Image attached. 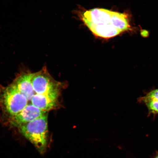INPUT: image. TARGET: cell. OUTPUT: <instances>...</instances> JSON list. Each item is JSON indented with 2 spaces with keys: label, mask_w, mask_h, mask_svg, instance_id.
<instances>
[{
  "label": "cell",
  "mask_w": 158,
  "mask_h": 158,
  "mask_svg": "<svg viewBox=\"0 0 158 158\" xmlns=\"http://www.w3.org/2000/svg\"><path fill=\"white\" fill-rule=\"evenodd\" d=\"M28 104L26 97L11 84L0 88V106L9 117L20 113Z\"/></svg>",
  "instance_id": "cell-3"
},
{
  "label": "cell",
  "mask_w": 158,
  "mask_h": 158,
  "mask_svg": "<svg viewBox=\"0 0 158 158\" xmlns=\"http://www.w3.org/2000/svg\"><path fill=\"white\" fill-rule=\"evenodd\" d=\"M47 112L35 107L32 104H28L22 111L15 116L10 117V125L18 127L20 126L42 117Z\"/></svg>",
  "instance_id": "cell-5"
},
{
  "label": "cell",
  "mask_w": 158,
  "mask_h": 158,
  "mask_svg": "<svg viewBox=\"0 0 158 158\" xmlns=\"http://www.w3.org/2000/svg\"><path fill=\"white\" fill-rule=\"evenodd\" d=\"M33 73H23L15 78L11 84L15 87L22 94H24L28 100V104L31 102L33 96L37 94L33 89L31 79Z\"/></svg>",
  "instance_id": "cell-7"
},
{
  "label": "cell",
  "mask_w": 158,
  "mask_h": 158,
  "mask_svg": "<svg viewBox=\"0 0 158 158\" xmlns=\"http://www.w3.org/2000/svg\"><path fill=\"white\" fill-rule=\"evenodd\" d=\"M138 101L139 103L144 104L150 101H158V89L151 91L145 96L138 98Z\"/></svg>",
  "instance_id": "cell-8"
},
{
  "label": "cell",
  "mask_w": 158,
  "mask_h": 158,
  "mask_svg": "<svg viewBox=\"0 0 158 158\" xmlns=\"http://www.w3.org/2000/svg\"><path fill=\"white\" fill-rule=\"evenodd\" d=\"M20 133L30 141L40 154L46 151L48 141V114L18 127Z\"/></svg>",
  "instance_id": "cell-2"
},
{
  "label": "cell",
  "mask_w": 158,
  "mask_h": 158,
  "mask_svg": "<svg viewBox=\"0 0 158 158\" xmlns=\"http://www.w3.org/2000/svg\"><path fill=\"white\" fill-rule=\"evenodd\" d=\"M148 108L149 115H154L158 114V101H150L145 103Z\"/></svg>",
  "instance_id": "cell-9"
},
{
  "label": "cell",
  "mask_w": 158,
  "mask_h": 158,
  "mask_svg": "<svg viewBox=\"0 0 158 158\" xmlns=\"http://www.w3.org/2000/svg\"><path fill=\"white\" fill-rule=\"evenodd\" d=\"M31 84L35 93L39 94H60L63 85L53 78L46 67L33 73Z\"/></svg>",
  "instance_id": "cell-4"
},
{
  "label": "cell",
  "mask_w": 158,
  "mask_h": 158,
  "mask_svg": "<svg viewBox=\"0 0 158 158\" xmlns=\"http://www.w3.org/2000/svg\"><path fill=\"white\" fill-rule=\"evenodd\" d=\"M82 20L94 34L103 38H110L129 29L126 15L104 9L85 11Z\"/></svg>",
  "instance_id": "cell-1"
},
{
  "label": "cell",
  "mask_w": 158,
  "mask_h": 158,
  "mask_svg": "<svg viewBox=\"0 0 158 158\" xmlns=\"http://www.w3.org/2000/svg\"><path fill=\"white\" fill-rule=\"evenodd\" d=\"M60 94H35L31 99V104L47 112L56 109L60 106L59 101Z\"/></svg>",
  "instance_id": "cell-6"
},
{
  "label": "cell",
  "mask_w": 158,
  "mask_h": 158,
  "mask_svg": "<svg viewBox=\"0 0 158 158\" xmlns=\"http://www.w3.org/2000/svg\"><path fill=\"white\" fill-rule=\"evenodd\" d=\"M155 158H158V156H157Z\"/></svg>",
  "instance_id": "cell-10"
}]
</instances>
